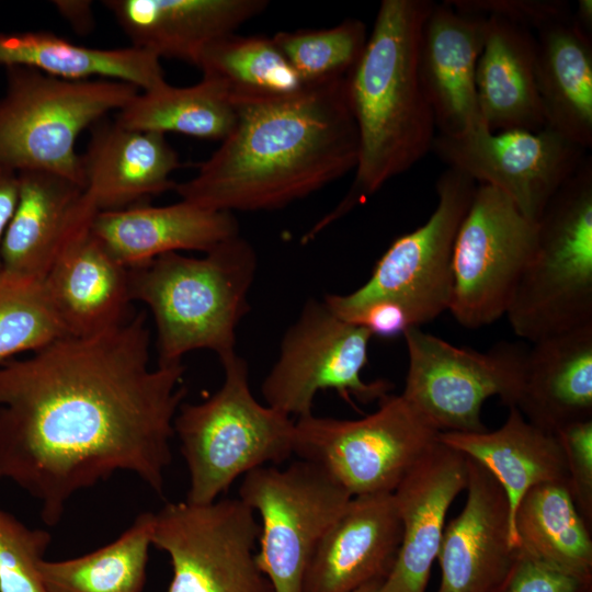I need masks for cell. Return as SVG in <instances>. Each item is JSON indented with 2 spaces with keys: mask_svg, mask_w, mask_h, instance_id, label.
<instances>
[{
  "mask_svg": "<svg viewBox=\"0 0 592 592\" xmlns=\"http://www.w3.org/2000/svg\"><path fill=\"white\" fill-rule=\"evenodd\" d=\"M555 435L563 452L570 492L592 526V419L568 424Z\"/></svg>",
  "mask_w": 592,
  "mask_h": 592,
  "instance_id": "cell-37",
  "label": "cell"
},
{
  "mask_svg": "<svg viewBox=\"0 0 592 592\" xmlns=\"http://www.w3.org/2000/svg\"><path fill=\"white\" fill-rule=\"evenodd\" d=\"M59 14L71 25L75 32L88 34L92 31L94 16L92 2L88 0L53 1Z\"/></svg>",
  "mask_w": 592,
  "mask_h": 592,
  "instance_id": "cell-40",
  "label": "cell"
},
{
  "mask_svg": "<svg viewBox=\"0 0 592 592\" xmlns=\"http://www.w3.org/2000/svg\"><path fill=\"white\" fill-rule=\"evenodd\" d=\"M571 19L583 32L592 35V1L579 0L572 10Z\"/></svg>",
  "mask_w": 592,
  "mask_h": 592,
  "instance_id": "cell-42",
  "label": "cell"
},
{
  "mask_svg": "<svg viewBox=\"0 0 592 592\" xmlns=\"http://www.w3.org/2000/svg\"><path fill=\"white\" fill-rule=\"evenodd\" d=\"M408 372L401 396L439 432L487 431L481 409L490 397L516 406L527 349L501 342L487 352L459 348L422 331L403 332Z\"/></svg>",
  "mask_w": 592,
  "mask_h": 592,
  "instance_id": "cell-11",
  "label": "cell"
},
{
  "mask_svg": "<svg viewBox=\"0 0 592 592\" xmlns=\"http://www.w3.org/2000/svg\"><path fill=\"white\" fill-rule=\"evenodd\" d=\"M0 98V168L65 177L83 189L79 135L121 110L138 88L112 79L65 80L25 67H7Z\"/></svg>",
  "mask_w": 592,
  "mask_h": 592,
  "instance_id": "cell-7",
  "label": "cell"
},
{
  "mask_svg": "<svg viewBox=\"0 0 592 592\" xmlns=\"http://www.w3.org/2000/svg\"><path fill=\"white\" fill-rule=\"evenodd\" d=\"M93 127L80 156L83 191L98 213L141 205L152 195L174 190L171 174L180 160L164 135L115 122L100 121Z\"/></svg>",
  "mask_w": 592,
  "mask_h": 592,
  "instance_id": "cell-22",
  "label": "cell"
},
{
  "mask_svg": "<svg viewBox=\"0 0 592 592\" xmlns=\"http://www.w3.org/2000/svg\"><path fill=\"white\" fill-rule=\"evenodd\" d=\"M536 81L546 128L592 146V35L571 16L535 32Z\"/></svg>",
  "mask_w": 592,
  "mask_h": 592,
  "instance_id": "cell-28",
  "label": "cell"
},
{
  "mask_svg": "<svg viewBox=\"0 0 592 592\" xmlns=\"http://www.w3.org/2000/svg\"><path fill=\"white\" fill-rule=\"evenodd\" d=\"M431 0H383L364 52L348 75V94L358 135L352 187L325 219L349 212L387 181L421 160L435 138L418 53Z\"/></svg>",
  "mask_w": 592,
  "mask_h": 592,
  "instance_id": "cell-3",
  "label": "cell"
},
{
  "mask_svg": "<svg viewBox=\"0 0 592 592\" xmlns=\"http://www.w3.org/2000/svg\"><path fill=\"white\" fill-rule=\"evenodd\" d=\"M114 122L129 129L224 140L236 125L237 107L210 80L202 78L185 88L172 87L166 81L138 92L118 111Z\"/></svg>",
  "mask_w": 592,
  "mask_h": 592,
  "instance_id": "cell-31",
  "label": "cell"
},
{
  "mask_svg": "<svg viewBox=\"0 0 592 592\" xmlns=\"http://www.w3.org/2000/svg\"><path fill=\"white\" fill-rule=\"evenodd\" d=\"M453 7L483 16H498L537 32L569 19L570 4L562 0H447Z\"/></svg>",
  "mask_w": 592,
  "mask_h": 592,
  "instance_id": "cell-38",
  "label": "cell"
},
{
  "mask_svg": "<svg viewBox=\"0 0 592 592\" xmlns=\"http://www.w3.org/2000/svg\"><path fill=\"white\" fill-rule=\"evenodd\" d=\"M477 183L447 168L436 181L437 202L428 220L395 239L376 262L369 278L345 295L323 299L339 318L353 322L367 306L399 307L411 328L448 310L452 297V255L455 238Z\"/></svg>",
  "mask_w": 592,
  "mask_h": 592,
  "instance_id": "cell-8",
  "label": "cell"
},
{
  "mask_svg": "<svg viewBox=\"0 0 592 592\" xmlns=\"http://www.w3.org/2000/svg\"><path fill=\"white\" fill-rule=\"evenodd\" d=\"M431 151L447 168L503 193L533 223L588 157V150L546 127L492 133L486 125L458 137L436 135Z\"/></svg>",
  "mask_w": 592,
  "mask_h": 592,
  "instance_id": "cell-15",
  "label": "cell"
},
{
  "mask_svg": "<svg viewBox=\"0 0 592 592\" xmlns=\"http://www.w3.org/2000/svg\"><path fill=\"white\" fill-rule=\"evenodd\" d=\"M195 66L236 106L286 96L305 86L272 37L231 34L206 47Z\"/></svg>",
  "mask_w": 592,
  "mask_h": 592,
  "instance_id": "cell-32",
  "label": "cell"
},
{
  "mask_svg": "<svg viewBox=\"0 0 592 592\" xmlns=\"http://www.w3.org/2000/svg\"><path fill=\"white\" fill-rule=\"evenodd\" d=\"M260 523L239 498L166 504L153 514L151 545L172 566L168 592H274L257 561Z\"/></svg>",
  "mask_w": 592,
  "mask_h": 592,
  "instance_id": "cell-12",
  "label": "cell"
},
{
  "mask_svg": "<svg viewBox=\"0 0 592 592\" xmlns=\"http://www.w3.org/2000/svg\"><path fill=\"white\" fill-rule=\"evenodd\" d=\"M486 32L487 16L459 10L447 0L434 2L423 23L418 71L437 135L458 137L485 125L476 68Z\"/></svg>",
  "mask_w": 592,
  "mask_h": 592,
  "instance_id": "cell-17",
  "label": "cell"
},
{
  "mask_svg": "<svg viewBox=\"0 0 592 592\" xmlns=\"http://www.w3.org/2000/svg\"><path fill=\"white\" fill-rule=\"evenodd\" d=\"M153 525V513H143L114 542L84 556L42 559L38 571L47 592H141Z\"/></svg>",
  "mask_w": 592,
  "mask_h": 592,
  "instance_id": "cell-33",
  "label": "cell"
},
{
  "mask_svg": "<svg viewBox=\"0 0 592 592\" xmlns=\"http://www.w3.org/2000/svg\"><path fill=\"white\" fill-rule=\"evenodd\" d=\"M352 498L325 469L299 458L242 476L239 499L260 515L257 561L274 592H301L317 545Z\"/></svg>",
  "mask_w": 592,
  "mask_h": 592,
  "instance_id": "cell-10",
  "label": "cell"
},
{
  "mask_svg": "<svg viewBox=\"0 0 592 592\" xmlns=\"http://www.w3.org/2000/svg\"><path fill=\"white\" fill-rule=\"evenodd\" d=\"M18 173V200L0 249V270L43 281L72 235L98 213L83 189L46 171Z\"/></svg>",
  "mask_w": 592,
  "mask_h": 592,
  "instance_id": "cell-20",
  "label": "cell"
},
{
  "mask_svg": "<svg viewBox=\"0 0 592 592\" xmlns=\"http://www.w3.org/2000/svg\"><path fill=\"white\" fill-rule=\"evenodd\" d=\"M132 46L195 66L202 52L261 14L266 0H106Z\"/></svg>",
  "mask_w": 592,
  "mask_h": 592,
  "instance_id": "cell-23",
  "label": "cell"
},
{
  "mask_svg": "<svg viewBox=\"0 0 592 592\" xmlns=\"http://www.w3.org/2000/svg\"><path fill=\"white\" fill-rule=\"evenodd\" d=\"M91 230L126 267L181 250L208 252L239 235L232 213L213 210L181 201L166 206L136 205L99 212Z\"/></svg>",
  "mask_w": 592,
  "mask_h": 592,
  "instance_id": "cell-24",
  "label": "cell"
},
{
  "mask_svg": "<svg viewBox=\"0 0 592 592\" xmlns=\"http://www.w3.org/2000/svg\"><path fill=\"white\" fill-rule=\"evenodd\" d=\"M385 579L374 580L357 589L354 592H384Z\"/></svg>",
  "mask_w": 592,
  "mask_h": 592,
  "instance_id": "cell-43",
  "label": "cell"
},
{
  "mask_svg": "<svg viewBox=\"0 0 592 592\" xmlns=\"http://www.w3.org/2000/svg\"><path fill=\"white\" fill-rule=\"evenodd\" d=\"M92 220L72 235L43 280L48 299L70 337L94 335L133 316L128 267L94 236Z\"/></svg>",
  "mask_w": 592,
  "mask_h": 592,
  "instance_id": "cell-21",
  "label": "cell"
},
{
  "mask_svg": "<svg viewBox=\"0 0 592 592\" xmlns=\"http://www.w3.org/2000/svg\"><path fill=\"white\" fill-rule=\"evenodd\" d=\"M0 65L32 68L65 80L101 77L143 91L166 82L160 59L149 52L134 46L113 49L81 46L41 31L0 33Z\"/></svg>",
  "mask_w": 592,
  "mask_h": 592,
  "instance_id": "cell-29",
  "label": "cell"
},
{
  "mask_svg": "<svg viewBox=\"0 0 592 592\" xmlns=\"http://www.w3.org/2000/svg\"><path fill=\"white\" fill-rule=\"evenodd\" d=\"M220 362V388L204 402H182L173 421L193 503L213 502L237 478L294 454L295 420L254 398L248 364L237 353Z\"/></svg>",
  "mask_w": 592,
  "mask_h": 592,
  "instance_id": "cell-5",
  "label": "cell"
},
{
  "mask_svg": "<svg viewBox=\"0 0 592 592\" xmlns=\"http://www.w3.org/2000/svg\"><path fill=\"white\" fill-rule=\"evenodd\" d=\"M400 543L392 492L353 497L317 545L301 592H354L386 580Z\"/></svg>",
  "mask_w": 592,
  "mask_h": 592,
  "instance_id": "cell-19",
  "label": "cell"
},
{
  "mask_svg": "<svg viewBox=\"0 0 592 592\" xmlns=\"http://www.w3.org/2000/svg\"><path fill=\"white\" fill-rule=\"evenodd\" d=\"M236 107L231 133L195 177L175 185L183 201L232 214L272 210L355 169L358 135L348 76Z\"/></svg>",
  "mask_w": 592,
  "mask_h": 592,
  "instance_id": "cell-2",
  "label": "cell"
},
{
  "mask_svg": "<svg viewBox=\"0 0 592 592\" xmlns=\"http://www.w3.org/2000/svg\"><path fill=\"white\" fill-rule=\"evenodd\" d=\"M439 433L401 395L388 394L361 419L297 418L294 454L325 469L352 497L391 493Z\"/></svg>",
  "mask_w": 592,
  "mask_h": 592,
  "instance_id": "cell-9",
  "label": "cell"
},
{
  "mask_svg": "<svg viewBox=\"0 0 592 592\" xmlns=\"http://www.w3.org/2000/svg\"><path fill=\"white\" fill-rule=\"evenodd\" d=\"M467 464V500L444 530L436 557L442 571L437 592H498L519 557L510 504L486 468L469 457Z\"/></svg>",
  "mask_w": 592,
  "mask_h": 592,
  "instance_id": "cell-16",
  "label": "cell"
},
{
  "mask_svg": "<svg viewBox=\"0 0 592 592\" xmlns=\"http://www.w3.org/2000/svg\"><path fill=\"white\" fill-rule=\"evenodd\" d=\"M476 90L480 115L490 132L545 128L536 81L535 33L504 19L487 16Z\"/></svg>",
  "mask_w": 592,
  "mask_h": 592,
  "instance_id": "cell-26",
  "label": "cell"
},
{
  "mask_svg": "<svg viewBox=\"0 0 592 592\" xmlns=\"http://www.w3.org/2000/svg\"><path fill=\"white\" fill-rule=\"evenodd\" d=\"M527 349L516 408L555 434L592 419V325L557 333Z\"/></svg>",
  "mask_w": 592,
  "mask_h": 592,
  "instance_id": "cell-25",
  "label": "cell"
},
{
  "mask_svg": "<svg viewBox=\"0 0 592 592\" xmlns=\"http://www.w3.org/2000/svg\"><path fill=\"white\" fill-rule=\"evenodd\" d=\"M274 43L304 84L346 77L360 60L368 33L363 21L346 19L319 30L281 31Z\"/></svg>",
  "mask_w": 592,
  "mask_h": 592,
  "instance_id": "cell-35",
  "label": "cell"
},
{
  "mask_svg": "<svg viewBox=\"0 0 592 592\" xmlns=\"http://www.w3.org/2000/svg\"><path fill=\"white\" fill-rule=\"evenodd\" d=\"M18 200V173L0 168V249ZM1 266V264H0Z\"/></svg>",
  "mask_w": 592,
  "mask_h": 592,
  "instance_id": "cell-41",
  "label": "cell"
},
{
  "mask_svg": "<svg viewBox=\"0 0 592 592\" xmlns=\"http://www.w3.org/2000/svg\"><path fill=\"white\" fill-rule=\"evenodd\" d=\"M498 592H592V581L556 570L519 550L517 560Z\"/></svg>",
  "mask_w": 592,
  "mask_h": 592,
  "instance_id": "cell-39",
  "label": "cell"
},
{
  "mask_svg": "<svg viewBox=\"0 0 592 592\" xmlns=\"http://www.w3.org/2000/svg\"><path fill=\"white\" fill-rule=\"evenodd\" d=\"M64 337L43 281L0 270V364Z\"/></svg>",
  "mask_w": 592,
  "mask_h": 592,
  "instance_id": "cell-34",
  "label": "cell"
},
{
  "mask_svg": "<svg viewBox=\"0 0 592 592\" xmlns=\"http://www.w3.org/2000/svg\"><path fill=\"white\" fill-rule=\"evenodd\" d=\"M591 527L563 482L530 489L511 521L513 545L523 555L584 581H592Z\"/></svg>",
  "mask_w": 592,
  "mask_h": 592,
  "instance_id": "cell-30",
  "label": "cell"
},
{
  "mask_svg": "<svg viewBox=\"0 0 592 592\" xmlns=\"http://www.w3.org/2000/svg\"><path fill=\"white\" fill-rule=\"evenodd\" d=\"M149 345L141 311L0 364V480L38 500L47 525L76 492L118 470L163 493L185 367H150Z\"/></svg>",
  "mask_w": 592,
  "mask_h": 592,
  "instance_id": "cell-1",
  "label": "cell"
},
{
  "mask_svg": "<svg viewBox=\"0 0 592 592\" xmlns=\"http://www.w3.org/2000/svg\"><path fill=\"white\" fill-rule=\"evenodd\" d=\"M536 240L537 223L500 191L477 184L452 255L448 311L458 323L478 329L505 316Z\"/></svg>",
  "mask_w": 592,
  "mask_h": 592,
  "instance_id": "cell-14",
  "label": "cell"
},
{
  "mask_svg": "<svg viewBox=\"0 0 592 592\" xmlns=\"http://www.w3.org/2000/svg\"><path fill=\"white\" fill-rule=\"evenodd\" d=\"M468 482L467 457L437 443L394 490L401 543L384 592H425L447 511Z\"/></svg>",
  "mask_w": 592,
  "mask_h": 592,
  "instance_id": "cell-18",
  "label": "cell"
},
{
  "mask_svg": "<svg viewBox=\"0 0 592 592\" xmlns=\"http://www.w3.org/2000/svg\"><path fill=\"white\" fill-rule=\"evenodd\" d=\"M372 333L339 318L325 301L309 299L295 323L285 332L280 355L264 378L261 391L266 405L288 417L312 413L318 391L334 389L346 401H379L392 384L365 382Z\"/></svg>",
  "mask_w": 592,
  "mask_h": 592,
  "instance_id": "cell-13",
  "label": "cell"
},
{
  "mask_svg": "<svg viewBox=\"0 0 592 592\" xmlns=\"http://www.w3.org/2000/svg\"><path fill=\"white\" fill-rule=\"evenodd\" d=\"M50 534L30 528L0 509V592H47L38 563Z\"/></svg>",
  "mask_w": 592,
  "mask_h": 592,
  "instance_id": "cell-36",
  "label": "cell"
},
{
  "mask_svg": "<svg viewBox=\"0 0 592 592\" xmlns=\"http://www.w3.org/2000/svg\"><path fill=\"white\" fill-rule=\"evenodd\" d=\"M437 441L477 462L496 478L508 497L511 521L519 502L533 487L568 485L557 436L531 423L514 406L509 407L505 422L494 431L440 432Z\"/></svg>",
  "mask_w": 592,
  "mask_h": 592,
  "instance_id": "cell-27",
  "label": "cell"
},
{
  "mask_svg": "<svg viewBox=\"0 0 592 592\" xmlns=\"http://www.w3.org/2000/svg\"><path fill=\"white\" fill-rule=\"evenodd\" d=\"M532 343L592 325V159L560 186L537 221L534 252L505 312Z\"/></svg>",
  "mask_w": 592,
  "mask_h": 592,
  "instance_id": "cell-6",
  "label": "cell"
},
{
  "mask_svg": "<svg viewBox=\"0 0 592 592\" xmlns=\"http://www.w3.org/2000/svg\"><path fill=\"white\" fill-rule=\"evenodd\" d=\"M255 271V251L240 235L203 258L169 252L128 267L132 300L145 303L155 318L158 365L182 363L184 354L201 349L220 361L235 354Z\"/></svg>",
  "mask_w": 592,
  "mask_h": 592,
  "instance_id": "cell-4",
  "label": "cell"
}]
</instances>
